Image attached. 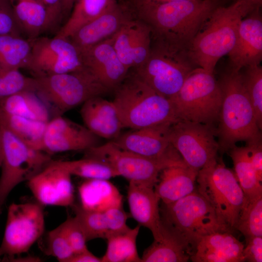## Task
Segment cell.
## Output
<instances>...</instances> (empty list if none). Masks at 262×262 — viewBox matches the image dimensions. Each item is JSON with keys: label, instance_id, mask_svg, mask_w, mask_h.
Instances as JSON below:
<instances>
[{"label": "cell", "instance_id": "obj_1", "mask_svg": "<svg viewBox=\"0 0 262 262\" xmlns=\"http://www.w3.org/2000/svg\"><path fill=\"white\" fill-rule=\"evenodd\" d=\"M135 16L151 31V43L176 50H187L217 0L153 2L132 0Z\"/></svg>", "mask_w": 262, "mask_h": 262}, {"label": "cell", "instance_id": "obj_2", "mask_svg": "<svg viewBox=\"0 0 262 262\" xmlns=\"http://www.w3.org/2000/svg\"><path fill=\"white\" fill-rule=\"evenodd\" d=\"M255 7L245 0L227 6L218 5L202 25L187 52L197 67L213 73L218 60L228 54L235 43L239 24Z\"/></svg>", "mask_w": 262, "mask_h": 262}, {"label": "cell", "instance_id": "obj_3", "mask_svg": "<svg viewBox=\"0 0 262 262\" xmlns=\"http://www.w3.org/2000/svg\"><path fill=\"white\" fill-rule=\"evenodd\" d=\"M222 100L216 128L219 150L225 152L239 141L262 140L261 131L245 89L241 71L229 68L218 81Z\"/></svg>", "mask_w": 262, "mask_h": 262}, {"label": "cell", "instance_id": "obj_4", "mask_svg": "<svg viewBox=\"0 0 262 262\" xmlns=\"http://www.w3.org/2000/svg\"><path fill=\"white\" fill-rule=\"evenodd\" d=\"M114 90L112 101L123 128L136 130L179 121L170 100L156 93L135 71L128 73Z\"/></svg>", "mask_w": 262, "mask_h": 262}, {"label": "cell", "instance_id": "obj_5", "mask_svg": "<svg viewBox=\"0 0 262 262\" xmlns=\"http://www.w3.org/2000/svg\"><path fill=\"white\" fill-rule=\"evenodd\" d=\"M160 212L162 226L184 244L192 255L203 236L217 232H233L220 222L213 209L196 190L176 202L163 203Z\"/></svg>", "mask_w": 262, "mask_h": 262}, {"label": "cell", "instance_id": "obj_6", "mask_svg": "<svg viewBox=\"0 0 262 262\" xmlns=\"http://www.w3.org/2000/svg\"><path fill=\"white\" fill-rule=\"evenodd\" d=\"M170 100L179 120L214 125L218 120L222 93L213 73L197 67Z\"/></svg>", "mask_w": 262, "mask_h": 262}, {"label": "cell", "instance_id": "obj_7", "mask_svg": "<svg viewBox=\"0 0 262 262\" xmlns=\"http://www.w3.org/2000/svg\"><path fill=\"white\" fill-rule=\"evenodd\" d=\"M34 79L35 92L56 115L110 91L83 65L72 72Z\"/></svg>", "mask_w": 262, "mask_h": 262}, {"label": "cell", "instance_id": "obj_8", "mask_svg": "<svg viewBox=\"0 0 262 262\" xmlns=\"http://www.w3.org/2000/svg\"><path fill=\"white\" fill-rule=\"evenodd\" d=\"M196 181L197 192L209 203L220 222L233 231L246 200L235 173L217 158L198 171Z\"/></svg>", "mask_w": 262, "mask_h": 262}, {"label": "cell", "instance_id": "obj_9", "mask_svg": "<svg viewBox=\"0 0 262 262\" xmlns=\"http://www.w3.org/2000/svg\"><path fill=\"white\" fill-rule=\"evenodd\" d=\"M196 67L187 50L174 49L151 43L149 57L144 64L135 68V72L156 93L170 99Z\"/></svg>", "mask_w": 262, "mask_h": 262}, {"label": "cell", "instance_id": "obj_10", "mask_svg": "<svg viewBox=\"0 0 262 262\" xmlns=\"http://www.w3.org/2000/svg\"><path fill=\"white\" fill-rule=\"evenodd\" d=\"M85 151V156L100 160L129 180L154 187L159 173L174 165H187L180 155L149 158L122 149L112 141L93 147Z\"/></svg>", "mask_w": 262, "mask_h": 262}, {"label": "cell", "instance_id": "obj_11", "mask_svg": "<svg viewBox=\"0 0 262 262\" xmlns=\"http://www.w3.org/2000/svg\"><path fill=\"white\" fill-rule=\"evenodd\" d=\"M1 127L3 134V158L0 168V207L12 190L28 181L52 160L50 155L33 148Z\"/></svg>", "mask_w": 262, "mask_h": 262}, {"label": "cell", "instance_id": "obj_12", "mask_svg": "<svg viewBox=\"0 0 262 262\" xmlns=\"http://www.w3.org/2000/svg\"><path fill=\"white\" fill-rule=\"evenodd\" d=\"M44 206L37 201L9 205L0 245L2 260L27 252L42 236L45 227Z\"/></svg>", "mask_w": 262, "mask_h": 262}, {"label": "cell", "instance_id": "obj_13", "mask_svg": "<svg viewBox=\"0 0 262 262\" xmlns=\"http://www.w3.org/2000/svg\"><path fill=\"white\" fill-rule=\"evenodd\" d=\"M216 136L214 125L184 120L172 124L169 131L171 145L185 164L198 171L217 158L219 146Z\"/></svg>", "mask_w": 262, "mask_h": 262}, {"label": "cell", "instance_id": "obj_14", "mask_svg": "<svg viewBox=\"0 0 262 262\" xmlns=\"http://www.w3.org/2000/svg\"><path fill=\"white\" fill-rule=\"evenodd\" d=\"M30 41L25 69L34 78L68 73L83 66L79 50L68 38L39 36Z\"/></svg>", "mask_w": 262, "mask_h": 262}, {"label": "cell", "instance_id": "obj_15", "mask_svg": "<svg viewBox=\"0 0 262 262\" xmlns=\"http://www.w3.org/2000/svg\"><path fill=\"white\" fill-rule=\"evenodd\" d=\"M71 175L55 161L33 176L28 186L37 201L43 206H73L74 189Z\"/></svg>", "mask_w": 262, "mask_h": 262}, {"label": "cell", "instance_id": "obj_16", "mask_svg": "<svg viewBox=\"0 0 262 262\" xmlns=\"http://www.w3.org/2000/svg\"><path fill=\"white\" fill-rule=\"evenodd\" d=\"M98 136L86 127L62 115L47 123L41 150L49 155L69 151L86 150L98 145Z\"/></svg>", "mask_w": 262, "mask_h": 262}, {"label": "cell", "instance_id": "obj_17", "mask_svg": "<svg viewBox=\"0 0 262 262\" xmlns=\"http://www.w3.org/2000/svg\"><path fill=\"white\" fill-rule=\"evenodd\" d=\"M172 124L134 130L119 134L112 142L122 149L149 158L180 155L170 142L169 131Z\"/></svg>", "mask_w": 262, "mask_h": 262}, {"label": "cell", "instance_id": "obj_18", "mask_svg": "<svg viewBox=\"0 0 262 262\" xmlns=\"http://www.w3.org/2000/svg\"><path fill=\"white\" fill-rule=\"evenodd\" d=\"M112 40L118 57L129 70L140 66L149 57L151 48L150 29L135 15L112 37Z\"/></svg>", "mask_w": 262, "mask_h": 262}, {"label": "cell", "instance_id": "obj_19", "mask_svg": "<svg viewBox=\"0 0 262 262\" xmlns=\"http://www.w3.org/2000/svg\"><path fill=\"white\" fill-rule=\"evenodd\" d=\"M232 69L260 65L262 60V18L260 7H256L239 24L234 47L228 53Z\"/></svg>", "mask_w": 262, "mask_h": 262}, {"label": "cell", "instance_id": "obj_20", "mask_svg": "<svg viewBox=\"0 0 262 262\" xmlns=\"http://www.w3.org/2000/svg\"><path fill=\"white\" fill-rule=\"evenodd\" d=\"M79 52L82 65L110 91L114 90L128 73L114 48L112 37Z\"/></svg>", "mask_w": 262, "mask_h": 262}, {"label": "cell", "instance_id": "obj_21", "mask_svg": "<svg viewBox=\"0 0 262 262\" xmlns=\"http://www.w3.org/2000/svg\"><path fill=\"white\" fill-rule=\"evenodd\" d=\"M134 16L132 6L117 2L82 27L68 39L79 51H82L111 38Z\"/></svg>", "mask_w": 262, "mask_h": 262}, {"label": "cell", "instance_id": "obj_22", "mask_svg": "<svg viewBox=\"0 0 262 262\" xmlns=\"http://www.w3.org/2000/svg\"><path fill=\"white\" fill-rule=\"evenodd\" d=\"M127 198L131 216L141 226L149 229L154 239L161 235L160 198L154 187L141 183L129 181Z\"/></svg>", "mask_w": 262, "mask_h": 262}, {"label": "cell", "instance_id": "obj_23", "mask_svg": "<svg viewBox=\"0 0 262 262\" xmlns=\"http://www.w3.org/2000/svg\"><path fill=\"white\" fill-rule=\"evenodd\" d=\"M245 245L232 232H217L202 237L190 260L194 262H242Z\"/></svg>", "mask_w": 262, "mask_h": 262}, {"label": "cell", "instance_id": "obj_24", "mask_svg": "<svg viewBox=\"0 0 262 262\" xmlns=\"http://www.w3.org/2000/svg\"><path fill=\"white\" fill-rule=\"evenodd\" d=\"M80 112L85 127L98 137L114 139L123 128L113 102L100 96L85 102Z\"/></svg>", "mask_w": 262, "mask_h": 262}, {"label": "cell", "instance_id": "obj_25", "mask_svg": "<svg viewBox=\"0 0 262 262\" xmlns=\"http://www.w3.org/2000/svg\"><path fill=\"white\" fill-rule=\"evenodd\" d=\"M198 172L187 165H174L163 169L154 186L162 203L176 202L195 191Z\"/></svg>", "mask_w": 262, "mask_h": 262}, {"label": "cell", "instance_id": "obj_26", "mask_svg": "<svg viewBox=\"0 0 262 262\" xmlns=\"http://www.w3.org/2000/svg\"><path fill=\"white\" fill-rule=\"evenodd\" d=\"M80 206L84 209L103 212L123 205V196L108 180L86 179L78 188Z\"/></svg>", "mask_w": 262, "mask_h": 262}, {"label": "cell", "instance_id": "obj_27", "mask_svg": "<svg viewBox=\"0 0 262 262\" xmlns=\"http://www.w3.org/2000/svg\"><path fill=\"white\" fill-rule=\"evenodd\" d=\"M10 1L18 27L26 39L33 40L49 31L47 12L41 0Z\"/></svg>", "mask_w": 262, "mask_h": 262}, {"label": "cell", "instance_id": "obj_28", "mask_svg": "<svg viewBox=\"0 0 262 262\" xmlns=\"http://www.w3.org/2000/svg\"><path fill=\"white\" fill-rule=\"evenodd\" d=\"M0 113L44 122L51 119L49 106L33 91H21L0 99Z\"/></svg>", "mask_w": 262, "mask_h": 262}, {"label": "cell", "instance_id": "obj_29", "mask_svg": "<svg viewBox=\"0 0 262 262\" xmlns=\"http://www.w3.org/2000/svg\"><path fill=\"white\" fill-rule=\"evenodd\" d=\"M117 2L116 0H74L70 15L55 36L69 38L80 28Z\"/></svg>", "mask_w": 262, "mask_h": 262}, {"label": "cell", "instance_id": "obj_30", "mask_svg": "<svg viewBox=\"0 0 262 262\" xmlns=\"http://www.w3.org/2000/svg\"><path fill=\"white\" fill-rule=\"evenodd\" d=\"M189 248L162 225L161 235L144 251L142 262H186L190 260Z\"/></svg>", "mask_w": 262, "mask_h": 262}, {"label": "cell", "instance_id": "obj_31", "mask_svg": "<svg viewBox=\"0 0 262 262\" xmlns=\"http://www.w3.org/2000/svg\"><path fill=\"white\" fill-rule=\"evenodd\" d=\"M233 161L235 175L246 199H251L262 195V185L250 160L246 146L236 145L229 150Z\"/></svg>", "mask_w": 262, "mask_h": 262}, {"label": "cell", "instance_id": "obj_32", "mask_svg": "<svg viewBox=\"0 0 262 262\" xmlns=\"http://www.w3.org/2000/svg\"><path fill=\"white\" fill-rule=\"evenodd\" d=\"M140 226L108 237L106 251L101 262H142L136 246Z\"/></svg>", "mask_w": 262, "mask_h": 262}, {"label": "cell", "instance_id": "obj_33", "mask_svg": "<svg viewBox=\"0 0 262 262\" xmlns=\"http://www.w3.org/2000/svg\"><path fill=\"white\" fill-rule=\"evenodd\" d=\"M47 122L0 113V125L30 147L41 150Z\"/></svg>", "mask_w": 262, "mask_h": 262}, {"label": "cell", "instance_id": "obj_34", "mask_svg": "<svg viewBox=\"0 0 262 262\" xmlns=\"http://www.w3.org/2000/svg\"><path fill=\"white\" fill-rule=\"evenodd\" d=\"M31 49L30 41L23 36L0 35V66L11 69L25 68Z\"/></svg>", "mask_w": 262, "mask_h": 262}, {"label": "cell", "instance_id": "obj_35", "mask_svg": "<svg viewBox=\"0 0 262 262\" xmlns=\"http://www.w3.org/2000/svg\"><path fill=\"white\" fill-rule=\"evenodd\" d=\"M71 175L86 179H104L118 176L116 172L106 163L92 157L72 161H55Z\"/></svg>", "mask_w": 262, "mask_h": 262}, {"label": "cell", "instance_id": "obj_36", "mask_svg": "<svg viewBox=\"0 0 262 262\" xmlns=\"http://www.w3.org/2000/svg\"><path fill=\"white\" fill-rule=\"evenodd\" d=\"M235 229L245 239L262 236V195L251 199L246 198Z\"/></svg>", "mask_w": 262, "mask_h": 262}, {"label": "cell", "instance_id": "obj_37", "mask_svg": "<svg viewBox=\"0 0 262 262\" xmlns=\"http://www.w3.org/2000/svg\"><path fill=\"white\" fill-rule=\"evenodd\" d=\"M243 84L252 107L259 129H262V68L260 65L245 67Z\"/></svg>", "mask_w": 262, "mask_h": 262}, {"label": "cell", "instance_id": "obj_38", "mask_svg": "<svg viewBox=\"0 0 262 262\" xmlns=\"http://www.w3.org/2000/svg\"><path fill=\"white\" fill-rule=\"evenodd\" d=\"M23 91L35 92L34 78L25 76L19 69L0 66V99Z\"/></svg>", "mask_w": 262, "mask_h": 262}, {"label": "cell", "instance_id": "obj_39", "mask_svg": "<svg viewBox=\"0 0 262 262\" xmlns=\"http://www.w3.org/2000/svg\"><path fill=\"white\" fill-rule=\"evenodd\" d=\"M73 206L75 216L84 231L87 242L97 238H106L108 229L103 212L86 210L80 205Z\"/></svg>", "mask_w": 262, "mask_h": 262}, {"label": "cell", "instance_id": "obj_40", "mask_svg": "<svg viewBox=\"0 0 262 262\" xmlns=\"http://www.w3.org/2000/svg\"><path fill=\"white\" fill-rule=\"evenodd\" d=\"M47 241V254L55 257L59 262H67L74 254L60 225L48 233Z\"/></svg>", "mask_w": 262, "mask_h": 262}, {"label": "cell", "instance_id": "obj_41", "mask_svg": "<svg viewBox=\"0 0 262 262\" xmlns=\"http://www.w3.org/2000/svg\"><path fill=\"white\" fill-rule=\"evenodd\" d=\"M65 234L74 254L78 253L88 249L84 231L75 216L68 217L60 225Z\"/></svg>", "mask_w": 262, "mask_h": 262}, {"label": "cell", "instance_id": "obj_42", "mask_svg": "<svg viewBox=\"0 0 262 262\" xmlns=\"http://www.w3.org/2000/svg\"><path fill=\"white\" fill-rule=\"evenodd\" d=\"M103 213L108 229L106 238L130 229L127 225L128 215L124 210L123 205L111 207Z\"/></svg>", "mask_w": 262, "mask_h": 262}, {"label": "cell", "instance_id": "obj_43", "mask_svg": "<svg viewBox=\"0 0 262 262\" xmlns=\"http://www.w3.org/2000/svg\"><path fill=\"white\" fill-rule=\"evenodd\" d=\"M23 36L15 18L10 0H0V35Z\"/></svg>", "mask_w": 262, "mask_h": 262}, {"label": "cell", "instance_id": "obj_44", "mask_svg": "<svg viewBox=\"0 0 262 262\" xmlns=\"http://www.w3.org/2000/svg\"><path fill=\"white\" fill-rule=\"evenodd\" d=\"M246 239L243 251L244 262H262V236H253Z\"/></svg>", "mask_w": 262, "mask_h": 262}, {"label": "cell", "instance_id": "obj_45", "mask_svg": "<svg viewBox=\"0 0 262 262\" xmlns=\"http://www.w3.org/2000/svg\"><path fill=\"white\" fill-rule=\"evenodd\" d=\"M41 1L45 6L47 12L49 31L56 28L58 29L59 25L63 20L62 0H41Z\"/></svg>", "mask_w": 262, "mask_h": 262}, {"label": "cell", "instance_id": "obj_46", "mask_svg": "<svg viewBox=\"0 0 262 262\" xmlns=\"http://www.w3.org/2000/svg\"><path fill=\"white\" fill-rule=\"evenodd\" d=\"M250 160L256 171L259 180L262 182V140L246 146Z\"/></svg>", "mask_w": 262, "mask_h": 262}, {"label": "cell", "instance_id": "obj_47", "mask_svg": "<svg viewBox=\"0 0 262 262\" xmlns=\"http://www.w3.org/2000/svg\"><path fill=\"white\" fill-rule=\"evenodd\" d=\"M67 262H101V258H98L87 249L74 254Z\"/></svg>", "mask_w": 262, "mask_h": 262}, {"label": "cell", "instance_id": "obj_48", "mask_svg": "<svg viewBox=\"0 0 262 262\" xmlns=\"http://www.w3.org/2000/svg\"><path fill=\"white\" fill-rule=\"evenodd\" d=\"M5 261L14 262H40L42 261V259L37 256L30 255L24 257H14L7 259Z\"/></svg>", "mask_w": 262, "mask_h": 262}, {"label": "cell", "instance_id": "obj_49", "mask_svg": "<svg viewBox=\"0 0 262 262\" xmlns=\"http://www.w3.org/2000/svg\"><path fill=\"white\" fill-rule=\"evenodd\" d=\"M74 0H62V9L63 20L68 17L72 10Z\"/></svg>", "mask_w": 262, "mask_h": 262}, {"label": "cell", "instance_id": "obj_50", "mask_svg": "<svg viewBox=\"0 0 262 262\" xmlns=\"http://www.w3.org/2000/svg\"><path fill=\"white\" fill-rule=\"evenodd\" d=\"M3 134L1 126H0V170L3 158Z\"/></svg>", "mask_w": 262, "mask_h": 262}, {"label": "cell", "instance_id": "obj_51", "mask_svg": "<svg viewBox=\"0 0 262 262\" xmlns=\"http://www.w3.org/2000/svg\"><path fill=\"white\" fill-rule=\"evenodd\" d=\"M138 0L142 1H146V2H167L182 1V0Z\"/></svg>", "mask_w": 262, "mask_h": 262}, {"label": "cell", "instance_id": "obj_52", "mask_svg": "<svg viewBox=\"0 0 262 262\" xmlns=\"http://www.w3.org/2000/svg\"><path fill=\"white\" fill-rule=\"evenodd\" d=\"M251 3L256 7H261L262 4V0H245Z\"/></svg>", "mask_w": 262, "mask_h": 262}, {"label": "cell", "instance_id": "obj_53", "mask_svg": "<svg viewBox=\"0 0 262 262\" xmlns=\"http://www.w3.org/2000/svg\"><path fill=\"white\" fill-rule=\"evenodd\" d=\"M1 213V207H0V213ZM1 257V254H0V257Z\"/></svg>", "mask_w": 262, "mask_h": 262}]
</instances>
